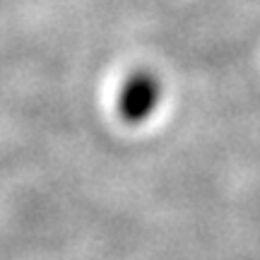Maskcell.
Returning a JSON list of instances; mask_svg holds the SVG:
<instances>
[{"mask_svg":"<svg viewBox=\"0 0 260 260\" xmlns=\"http://www.w3.org/2000/svg\"><path fill=\"white\" fill-rule=\"evenodd\" d=\"M157 104H159V82L154 80V75L138 73L130 77L128 84H123L121 102H118L123 121L128 123L147 121Z\"/></svg>","mask_w":260,"mask_h":260,"instance_id":"obj_1","label":"cell"}]
</instances>
